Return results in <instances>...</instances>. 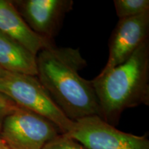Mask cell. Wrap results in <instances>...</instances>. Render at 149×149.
<instances>
[{"label": "cell", "mask_w": 149, "mask_h": 149, "mask_svg": "<svg viewBox=\"0 0 149 149\" xmlns=\"http://www.w3.org/2000/svg\"><path fill=\"white\" fill-rule=\"evenodd\" d=\"M92 81L100 117L114 126L127 109L149 104V42L143 43L128 60Z\"/></svg>", "instance_id": "2"}, {"label": "cell", "mask_w": 149, "mask_h": 149, "mask_svg": "<svg viewBox=\"0 0 149 149\" xmlns=\"http://www.w3.org/2000/svg\"><path fill=\"white\" fill-rule=\"evenodd\" d=\"M113 3L120 19L149 12V0H114Z\"/></svg>", "instance_id": "10"}, {"label": "cell", "mask_w": 149, "mask_h": 149, "mask_svg": "<svg viewBox=\"0 0 149 149\" xmlns=\"http://www.w3.org/2000/svg\"><path fill=\"white\" fill-rule=\"evenodd\" d=\"M37 79L69 120L100 117L92 81L79 73L86 66L79 48L55 45L44 48L37 55Z\"/></svg>", "instance_id": "1"}, {"label": "cell", "mask_w": 149, "mask_h": 149, "mask_svg": "<svg viewBox=\"0 0 149 149\" xmlns=\"http://www.w3.org/2000/svg\"><path fill=\"white\" fill-rule=\"evenodd\" d=\"M0 149H11L9 148L8 146H7L6 145L3 144V143H1V144H0Z\"/></svg>", "instance_id": "13"}, {"label": "cell", "mask_w": 149, "mask_h": 149, "mask_svg": "<svg viewBox=\"0 0 149 149\" xmlns=\"http://www.w3.org/2000/svg\"><path fill=\"white\" fill-rule=\"evenodd\" d=\"M0 67L10 73L37 77V55L0 32Z\"/></svg>", "instance_id": "9"}, {"label": "cell", "mask_w": 149, "mask_h": 149, "mask_svg": "<svg viewBox=\"0 0 149 149\" xmlns=\"http://www.w3.org/2000/svg\"><path fill=\"white\" fill-rule=\"evenodd\" d=\"M43 149H88L66 134H59L44 146Z\"/></svg>", "instance_id": "11"}, {"label": "cell", "mask_w": 149, "mask_h": 149, "mask_svg": "<svg viewBox=\"0 0 149 149\" xmlns=\"http://www.w3.org/2000/svg\"><path fill=\"white\" fill-rule=\"evenodd\" d=\"M3 118V117H0V123H1V122H2Z\"/></svg>", "instance_id": "16"}, {"label": "cell", "mask_w": 149, "mask_h": 149, "mask_svg": "<svg viewBox=\"0 0 149 149\" xmlns=\"http://www.w3.org/2000/svg\"><path fill=\"white\" fill-rule=\"evenodd\" d=\"M6 71H5L4 70H3L2 68L0 67V77H1V76H3V74H5L6 73Z\"/></svg>", "instance_id": "14"}, {"label": "cell", "mask_w": 149, "mask_h": 149, "mask_svg": "<svg viewBox=\"0 0 149 149\" xmlns=\"http://www.w3.org/2000/svg\"><path fill=\"white\" fill-rule=\"evenodd\" d=\"M61 133L49 120L18 107L3 117L0 127V138L11 149H43Z\"/></svg>", "instance_id": "4"}, {"label": "cell", "mask_w": 149, "mask_h": 149, "mask_svg": "<svg viewBox=\"0 0 149 149\" xmlns=\"http://www.w3.org/2000/svg\"><path fill=\"white\" fill-rule=\"evenodd\" d=\"M0 93L12 100L18 107L49 120L62 134L71 129L73 121L61 111L36 76L7 72L0 77Z\"/></svg>", "instance_id": "3"}, {"label": "cell", "mask_w": 149, "mask_h": 149, "mask_svg": "<svg viewBox=\"0 0 149 149\" xmlns=\"http://www.w3.org/2000/svg\"><path fill=\"white\" fill-rule=\"evenodd\" d=\"M26 23L40 36L53 41L66 15L72 9V0H26L17 1Z\"/></svg>", "instance_id": "7"}, {"label": "cell", "mask_w": 149, "mask_h": 149, "mask_svg": "<svg viewBox=\"0 0 149 149\" xmlns=\"http://www.w3.org/2000/svg\"><path fill=\"white\" fill-rule=\"evenodd\" d=\"M0 32L23 45L35 55L53 46V41L40 36L33 31L19 13L14 3L0 0Z\"/></svg>", "instance_id": "8"}, {"label": "cell", "mask_w": 149, "mask_h": 149, "mask_svg": "<svg viewBox=\"0 0 149 149\" xmlns=\"http://www.w3.org/2000/svg\"><path fill=\"white\" fill-rule=\"evenodd\" d=\"M1 123H0V127H1ZM1 143H3V141H1V138H0V144H1Z\"/></svg>", "instance_id": "15"}, {"label": "cell", "mask_w": 149, "mask_h": 149, "mask_svg": "<svg viewBox=\"0 0 149 149\" xmlns=\"http://www.w3.org/2000/svg\"><path fill=\"white\" fill-rule=\"evenodd\" d=\"M66 134L88 149H149L146 135L121 131L99 115L73 121L71 129Z\"/></svg>", "instance_id": "5"}, {"label": "cell", "mask_w": 149, "mask_h": 149, "mask_svg": "<svg viewBox=\"0 0 149 149\" xmlns=\"http://www.w3.org/2000/svg\"><path fill=\"white\" fill-rule=\"evenodd\" d=\"M17 107V106L12 100L0 93V117H4Z\"/></svg>", "instance_id": "12"}, {"label": "cell", "mask_w": 149, "mask_h": 149, "mask_svg": "<svg viewBox=\"0 0 149 149\" xmlns=\"http://www.w3.org/2000/svg\"><path fill=\"white\" fill-rule=\"evenodd\" d=\"M149 12L133 17L121 19L109 40V54L104 74L131 57L136 50L148 40Z\"/></svg>", "instance_id": "6"}]
</instances>
